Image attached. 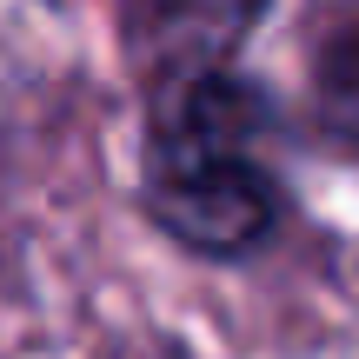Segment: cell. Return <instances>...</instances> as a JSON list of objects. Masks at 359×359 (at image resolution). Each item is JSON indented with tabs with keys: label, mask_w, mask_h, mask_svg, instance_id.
<instances>
[{
	"label": "cell",
	"mask_w": 359,
	"mask_h": 359,
	"mask_svg": "<svg viewBox=\"0 0 359 359\" xmlns=\"http://www.w3.org/2000/svg\"><path fill=\"white\" fill-rule=\"evenodd\" d=\"M273 107L226 67H180L147 127V206L193 253H246L280 219Z\"/></svg>",
	"instance_id": "obj_1"
},
{
	"label": "cell",
	"mask_w": 359,
	"mask_h": 359,
	"mask_svg": "<svg viewBox=\"0 0 359 359\" xmlns=\"http://www.w3.org/2000/svg\"><path fill=\"white\" fill-rule=\"evenodd\" d=\"M306 100H313V127L333 147L359 154V13L333 20L320 47L306 53Z\"/></svg>",
	"instance_id": "obj_2"
}]
</instances>
